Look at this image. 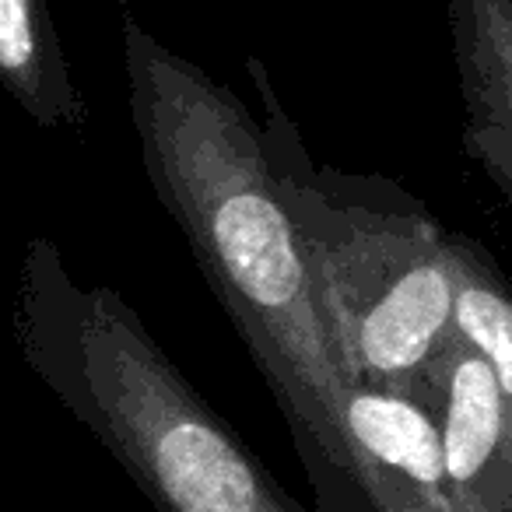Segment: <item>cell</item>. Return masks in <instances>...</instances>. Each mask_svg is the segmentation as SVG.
I'll return each instance as SVG.
<instances>
[{"mask_svg": "<svg viewBox=\"0 0 512 512\" xmlns=\"http://www.w3.org/2000/svg\"><path fill=\"white\" fill-rule=\"evenodd\" d=\"M0 88L39 127H85L88 106L46 0H0Z\"/></svg>", "mask_w": 512, "mask_h": 512, "instance_id": "52a82bcc", "label": "cell"}, {"mask_svg": "<svg viewBox=\"0 0 512 512\" xmlns=\"http://www.w3.org/2000/svg\"><path fill=\"white\" fill-rule=\"evenodd\" d=\"M11 327L32 376L158 512H306L172 365L134 306L74 278L46 235L25 242Z\"/></svg>", "mask_w": 512, "mask_h": 512, "instance_id": "7a4b0ae2", "label": "cell"}, {"mask_svg": "<svg viewBox=\"0 0 512 512\" xmlns=\"http://www.w3.org/2000/svg\"><path fill=\"white\" fill-rule=\"evenodd\" d=\"M123 71L141 162L200 274L278 397L316 512H372L344 435V369L313 260L246 102L123 8Z\"/></svg>", "mask_w": 512, "mask_h": 512, "instance_id": "6da1fadb", "label": "cell"}, {"mask_svg": "<svg viewBox=\"0 0 512 512\" xmlns=\"http://www.w3.org/2000/svg\"><path fill=\"white\" fill-rule=\"evenodd\" d=\"M246 74L264 106L267 165L309 249L344 369L428 400V372L456 330L453 232L397 179L313 162L264 60L246 57Z\"/></svg>", "mask_w": 512, "mask_h": 512, "instance_id": "3957f363", "label": "cell"}, {"mask_svg": "<svg viewBox=\"0 0 512 512\" xmlns=\"http://www.w3.org/2000/svg\"><path fill=\"white\" fill-rule=\"evenodd\" d=\"M456 256V330L477 348L495 372L498 390L512 414V285L491 253L470 235L453 232Z\"/></svg>", "mask_w": 512, "mask_h": 512, "instance_id": "ba28073f", "label": "cell"}, {"mask_svg": "<svg viewBox=\"0 0 512 512\" xmlns=\"http://www.w3.org/2000/svg\"><path fill=\"white\" fill-rule=\"evenodd\" d=\"M344 435L372 512H456L428 400L355 379Z\"/></svg>", "mask_w": 512, "mask_h": 512, "instance_id": "5b68a950", "label": "cell"}, {"mask_svg": "<svg viewBox=\"0 0 512 512\" xmlns=\"http://www.w3.org/2000/svg\"><path fill=\"white\" fill-rule=\"evenodd\" d=\"M456 512H512V414L495 372L453 330L428 372Z\"/></svg>", "mask_w": 512, "mask_h": 512, "instance_id": "277c9868", "label": "cell"}, {"mask_svg": "<svg viewBox=\"0 0 512 512\" xmlns=\"http://www.w3.org/2000/svg\"><path fill=\"white\" fill-rule=\"evenodd\" d=\"M463 148L512 207V0H449Z\"/></svg>", "mask_w": 512, "mask_h": 512, "instance_id": "8992f818", "label": "cell"}]
</instances>
